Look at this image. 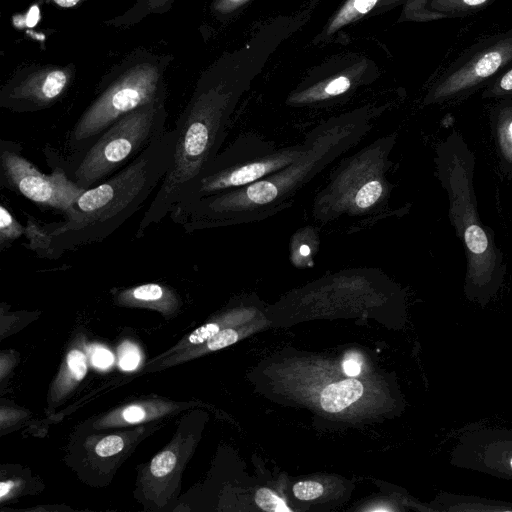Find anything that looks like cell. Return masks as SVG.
Segmentation results:
<instances>
[{
    "mask_svg": "<svg viewBox=\"0 0 512 512\" xmlns=\"http://www.w3.org/2000/svg\"><path fill=\"white\" fill-rule=\"evenodd\" d=\"M364 118H341L307 133L308 145L291 164L241 188L201 199L169 216L185 233L265 220L290 207L298 193L369 130Z\"/></svg>",
    "mask_w": 512,
    "mask_h": 512,
    "instance_id": "6da1fadb",
    "label": "cell"
},
{
    "mask_svg": "<svg viewBox=\"0 0 512 512\" xmlns=\"http://www.w3.org/2000/svg\"><path fill=\"white\" fill-rule=\"evenodd\" d=\"M176 132L166 130L117 173L86 189L64 212V219L45 225L47 259L108 238L141 209L159 187L174 155Z\"/></svg>",
    "mask_w": 512,
    "mask_h": 512,
    "instance_id": "7a4b0ae2",
    "label": "cell"
},
{
    "mask_svg": "<svg viewBox=\"0 0 512 512\" xmlns=\"http://www.w3.org/2000/svg\"><path fill=\"white\" fill-rule=\"evenodd\" d=\"M436 161L438 177L448 195L449 217L467 256L464 294L484 307L503 285L506 266L494 236L477 212L474 157L461 136L452 133L438 146Z\"/></svg>",
    "mask_w": 512,
    "mask_h": 512,
    "instance_id": "3957f363",
    "label": "cell"
},
{
    "mask_svg": "<svg viewBox=\"0 0 512 512\" xmlns=\"http://www.w3.org/2000/svg\"><path fill=\"white\" fill-rule=\"evenodd\" d=\"M167 112L163 102L140 107L115 121L86 148L66 152L45 147L47 162L64 168L81 188L89 189L131 163L164 134Z\"/></svg>",
    "mask_w": 512,
    "mask_h": 512,
    "instance_id": "277c9868",
    "label": "cell"
},
{
    "mask_svg": "<svg viewBox=\"0 0 512 512\" xmlns=\"http://www.w3.org/2000/svg\"><path fill=\"white\" fill-rule=\"evenodd\" d=\"M307 145V136L300 143L277 148L258 135L243 134L219 152L188 185L174 208L253 183L294 162Z\"/></svg>",
    "mask_w": 512,
    "mask_h": 512,
    "instance_id": "5b68a950",
    "label": "cell"
},
{
    "mask_svg": "<svg viewBox=\"0 0 512 512\" xmlns=\"http://www.w3.org/2000/svg\"><path fill=\"white\" fill-rule=\"evenodd\" d=\"M160 72L152 65L134 67L105 89L81 114L68 134L66 152L86 148L122 116L160 103Z\"/></svg>",
    "mask_w": 512,
    "mask_h": 512,
    "instance_id": "8992f818",
    "label": "cell"
},
{
    "mask_svg": "<svg viewBox=\"0 0 512 512\" xmlns=\"http://www.w3.org/2000/svg\"><path fill=\"white\" fill-rule=\"evenodd\" d=\"M19 142L0 140V187L17 193L40 208L62 213L86 190L57 163L47 162L46 174L22 153Z\"/></svg>",
    "mask_w": 512,
    "mask_h": 512,
    "instance_id": "52a82bcc",
    "label": "cell"
},
{
    "mask_svg": "<svg viewBox=\"0 0 512 512\" xmlns=\"http://www.w3.org/2000/svg\"><path fill=\"white\" fill-rule=\"evenodd\" d=\"M394 142L392 137L378 139L343 162L326 188L318 194L314 203L315 216L326 221L347 213L356 193L388 171V156Z\"/></svg>",
    "mask_w": 512,
    "mask_h": 512,
    "instance_id": "ba28073f",
    "label": "cell"
},
{
    "mask_svg": "<svg viewBox=\"0 0 512 512\" xmlns=\"http://www.w3.org/2000/svg\"><path fill=\"white\" fill-rule=\"evenodd\" d=\"M449 463L512 480V429L482 427L464 431L451 450Z\"/></svg>",
    "mask_w": 512,
    "mask_h": 512,
    "instance_id": "9c48e42d",
    "label": "cell"
},
{
    "mask_svg": "<svg viewBox=\"0 0 512 512\" xmlns=\"http://www.w3.org/2000/svg\"><path fill=\"white\" fill-rule=\"evenodd\" d=\"M70 72L61 68H44L10 85L1 105L15 112H31L54 104L66 90Z\"/></svg>",
    "mask_w": 512,
    "mask_h": 512,
    "instance_id": "30bf717a",
    "label": "cell"
},
{
    "mask_svg": "<svg viewBox=\"0 0 512 512\" xmlns=\"http://www.w3.org/2000/svg\"><path fill=\"white\" fill-rule=\"evenodd\" d=\"M115 301L120 306L150 308L166 315L174 313L180 306L177 293L160 283H145L121 290Z\"/></svg>",
    "mask_w": 512,
    "mask_h": 512,
    "instance_id": "8fae6325",
    "label": "cell"
},
{
    "mask_svg": "<svg viewBox=\"0 0 512 512\" xmlns=\"http://www.w3.org/2000/svg\"><path fill=\"white\" fill-rule=\"evenodd\" d=\"M432 506L433 510L444 512H512V502L448 492H441Z\"/></svg>",
    "mask_w": 512,
    "mask_h": 512,
    "instance_id": "7c38bea8",
    "label": "cell"
},
{
    "mask_svg": "<svg viewBox=\"0 0 512 512\" xmlns=\"http://www.w3.org/2000/svg\"><path fill=\"white\" fill-rule=\"evenodd\" d=\"M170 409L168 404L160 402L132 404L107 415L99 420L95 426L110 427L137 424L165 414Z\"/></svg>",
    "mask_w": 512,
    "mask_h": 512,
    "instance_id": "4fadbf2b",
    "label": "cell"
},
{
    "mask_svg": "<svg viewBox=\"0 0 512 512\" xmlns=\"http://www.w3.org/2000/svg\"><path fill=\"white\" fill-rule=\"evenodd\" d=\"M363 385L357 379H345L328 385L321 393L322 408L331 413L339 412L358 400Z\"/></svg>",
    "mask_w": 512,
    "mask_h": 512,
    "instance_id": "5bb4252c",
    "label": "cell"
},
{
    "mask_svg": "<svg viewBox=\"0 0 512 512\" xmlns=\"http://www.w3.org/2000/svg\"><path fill=\"white\" fill-rule=\"evenodd\" d=\"M86 372L85 354L78 349L69 351L65 359V367L60 372L52 391L54 399H59L73 389L84 378Z\"/></svg>",
    "mask_w": 512,
    "mask_h": 512,
    "instance_id": "9a60e30c",
    "label": "cell"
},
{
    "mask_svg": "<svg viewBox=\"0 0 512 512\" xmlns=\"http://www.w3.org/2000/svg\"><path fill=\"white\" fill-rule=\"evenodd\" d=\"M492 134L501 169L512 177V114L496 118L492 124Z\"/></svg>",
    "mask_w": 512,
    "mask_h": 512,
    "instance_id": "2e32d148",
    "label": "cell"
},
{
    "mask_svg": "<svg viewBox=\"0 0 512 512\" xmlns=\"http://www.w3.org/2000/svg\"><path fill=\"white\" fill-rule=\"evenodd\" d=\"M25 235L23 226L4 205H0V252H4Z\"/></svg>",
    "mask_w": 512,
    "mask_h": 512,
    "instance_id": "e0dca14e",
    "label": "cell"
},
{
    "mask_svg": "<svg viewBox=\"0 0 512 512\" xmlns=\"http://www.w3.org/2000/svg\"><path fill=\"white\" fill-rule=\"evenodd\" d=\"M378 0H350L333 21L329 33L338 27L370 11Z\"/></svg>",
    "mask_w": 512,
    "mask_h": 512,
    "instance_id": "ac0fdd59",
    "label": "cell"
},
{
    "mask_svg": "<svg viewBox=\"0 0 512 512\" xmlns=\"http://www.w3.org/2000/svg\"><path fill=\"white\" fill-rule=\"evenodd\" d=\"M177 453L175 449H165L157 454L150 463V474L154 478L168 476L176 467Z\"/></svg>",
    "mask_w": 512,
    "mask_h": 512,
    "instance_id": "d6986e66",
    "label": "cell"
},
{
    "mask_svg": "<svg viewBox=\"0 0 512 512\" xmlns=\"http://www.w3.org/2000/svg\"><path fill=\"white\" fill-rule=\"evenodd\" d=\"M256 504L264 511L289 512L285 501L268 488H260L255 494Z\"/></svg>",
    "mask_w": 512,
    "mask_h": 512,
    "instance_id": "ffe728a7",
    "label": "cell"
},
{
    "mask_svg": "<svg viewBox=\"0 0 512 512\" xmlns=\"http://www.w3.org/2000/svg\"><path fill=\"white\" fill-rule=\"evenodd\" d=\"M501 62L502 57L499 52H488L476 63L474 73L480 78L488 77L498 69Z\"/></svg>",
    "mask_w": 512,
    "mask_h": 512,
    "instance_id": "44dd1931",
    "label": "cell"
},
{
    "mask_svg": "<svg viewBox=\"0 0 512 512\" xmlns=\"http://www.w3.org/2000/svg\"><path fill=\"white\" fill-rule=\"evenodd\" d=\"M125 442L120 435H108L102 438L95 446V453L100 457H110L124 448Z\"/></svg>",
    "mask_w": 512,
    "mask_h": 512,
    "instance_id": "7402d4cb",
    "label": "cell"
},
{
    "mask_svg": "<svg viewBox=\"0 0 512 512\" xmlns=\"http://www.w3.org/2000/svg\"><path fill=\"white\" fill-rule=\"evenodd\" d=\"M293 493L300 500H312L323 493V486L317 481H300L294 484Z\"/></svg>",
    "mask_w": 512,
    "mask_h": 512,
    "instance_id": "603a6c76",
    "label": "cell"
},
{
    "mask_svg": "<svg viewBox=\"0 0 512 512\" xmlns=\"http://www.w3.org/2000/svg\"><path fill=\"white\" fill-rule=\"evenodd\" d=\"M119 365L124 370L136 368L140 362V353L137 347L131 343H124L119 347Z\"/></svg>",
    "mask_w": 512,
    "mask_h": 512,
    "instance_id": "cb8c5ba5",
    "label": "cell"
},
{
    "mask_svg": "<svg viewBox=\"0 0 512 512\" xmlns=\"http://www.w3.org/2000/svg\"><path fill=\"white\" fill-rule=\"evenodd\" d=\"M350 87V80L346 77H338L331 82H329L324 92L327 96H337L344 92H346Z\"/></svg>",
    "mask_w": 512,
    "mask_h": 512,
    "instance_id": "d4e9b609",
    "label": "cell"
},
{
    "mask_svg": "<svg viewBox=\"0 0 512 512\" xmlns=\"http://www.w3.org/2000/svg\"><path fill=\"white\" fill-rule=\"evenodd\" d=\"M362 364V357L357 353H350L346 355L342 367L348 376H357L360 373Z\"/></svg>",
    "mask_w": 512,
    "mask_h": 512,
    "instance_id": "484cf974",
    "label": "cell"
},
{
    "mask_svg": "<svg viewBox=\"0 0 512 512\" xmlns=\"http://www.w3.org/2000/svg\"><path fill=\"white\" fill-rule=\"evenodd\" d=\"M91 359L97 367L105 368L113 363L114 357L108 350L98 347L93 350Z\"/></svg>",
    "mask_w": 512,
    "mask_h": 512,
    "instance_id": "4316f807",
    "label": "cell"
},
{
    "mask_svg": "<svg viewBox=\"0 0 512 512\" xmlns=\"http://www.w3.org/2000/svg\"><path fill=\"white\" fill-rule=\"evenodd\" d=\"M17 487V483L11 480L2 481L0 484V498L3 501L12 490Z\"/></svg>",
    "mask_w": 512,
    "mask_h": 512,
    "instance_id": "83f0119b",
    "label": "cell"
},
{
    "mask_svg": "<svg viewBox=\"0 0 512 512\" xmlns=\"http://www.w3.org/2000/svg\"><path fill=\"white\" fill-rule=\"evenodd\" d=\"M500 87L504 91L512 90V70L507 72L500 81Z\"/></svg>",
    "mask_w": 512,
    "mask_h": 512,
    "instance_id": "f1b7e54d",
    "label": "cell"
},
{
    "mask_svg": "<svg viewBox=\"0 0 512 512\" xmlns=\"http://www.w3.org/2000/svg\"><path fill=\"white\" fill-rule=\"evenodd\" d=\"M49 2H53L54 4L58 5L62 8H69L77 5L82 0H46Z\"/></svg>",
    "mask_w": 512,
    "mask_h": 512,
    "instance_id": "f546056e",
    "label": "cell"
},
{
    "mask_svg": "<svg viewBox=\"0 0 512 512\" xmlns=\"http://www.w3.org/2000/svg\"><path fill=\"white\" fill-rule=\"evenodd\" d=\"M170 0H148L151 9H160Z\"/></svg>",
    "mask_w": 512,
    "mask_h": 512,
    "instance_id": "4dcf8cb0",
    "label": "cell"
},
{
    "mask_svg": "<svg viewBox=\"0 0 512 512\" xmlns=\"http://www.w3.org/2000/svg\"><path fill=\"white\" fill-rule=\"evenodd\" d=\"M486 0H464V2L468 5H478V4H481L483 2H485Z\"/></svg>",
    "mask_w": 512,
    "mask_h": 512,
    "instance_id": "1f68e13d",
    "label": "cell"
}]
</instances>
